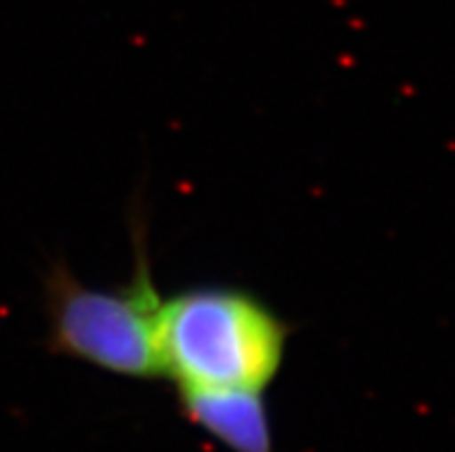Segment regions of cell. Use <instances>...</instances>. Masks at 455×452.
<instances>
[{
	"label": "cell",
	"instance_id": "obj_3",
	"mask_svg": "<svg viewBox=\"0 0 455 452\" xmlns=\"http://www.w3.org/2000/svg\"><path fill=\"white\" fill-rule=\"evenodd\" d=\"M185 418L231 452H275L261 390H179Z\"/></svg>",
	"mask_w": 455,
	"mask_h": 452
},
{
	"label": "cell",
	"instance_id": "obj_1",
	"mask_svg": "<svg viewBox=\"0 0 455 452\" xmlns=\"http://www.w3.org/2000/svg\"><path fill=\"white\" fill-rule=\"evenodd\" d=\"M294 323L257 293L202 284L162 303V374L176 390H261L284 365Z\"/></svg>",
	"mask_w": 455,
	"mask_h": 452
},
{
	"label": "cell",
	"instance_id": "obj_2",
	"mask_svg": "<svg viewBox=\"0 0 455 452\" xmlns=\"http://www.w3.org/2000/svg\"><path fill=\"white\" fill-rule=\"evenodd\" d=\"M134 270L118 287H91L63 258L42 277L46 337L52 353L123 378H162L160 312L141 203L132 210Z\"/></svg>",
	"mask_w": 455,
	"mask_h": 452
}]
</instances>
